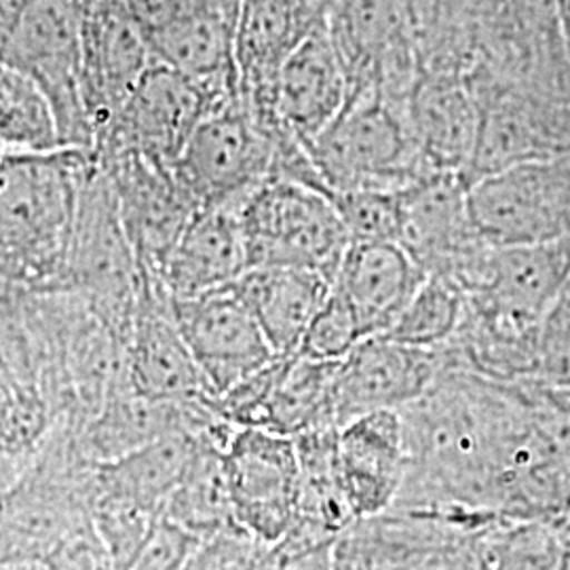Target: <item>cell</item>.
Instances as JSON below:
<instances>
[{
  "label": "cell",
  "instance_id": "31",
  "mask_svg": "<svg viewBox=\"0 0 570 570\" xmlns=\"http://www.w3.org/2000/svg\"><path fill=\"white\" fill-rule=\"evenodd\" d=\"M362 341L364 334L357 317L346 305L345 298L332 289L324 306L306 327L296 353L317 362H341Z\"/></svg>",
  "mask_w": 570,
  "mask_h": 570
},
{
  "label": "cell",
  "instance_id": "35",
  "mask_svg": "<svg viewBox=\"0 0 570 570\" xmlns=\"http://www.w3.org/2000/svg\"><path fill=\"white\" fill-rule=\"evenodd\" d=\"M332 570H372L366 553L362 551L360 543L353 539L348 530L334 543Z\"/></svg>",
  "mask_w": 570,
  "mask_h": 570
},
{
  "label": "cell",
  "instance_id": "21",
  "mask_svg": "<svg viewBox=\"0 0 570 570\" xmlns=\"http://www.w3.org/2000/svg\"><path fill=\"white\" fill-rule=\"evenodd\" d=\"M425 277L400 244H348L332 289L345 298L370 338L387 334Z\"/></svg>",
  "mask_w": 570,
  "mask_h": 570
},
{
  "label": "cell",
  "instance_id": "32",
  "mask_svg": "<svg viewBox=\"0 0 570 570\" xmlns=\"http://www.w3.org/2000/svg\"><path fill=\"white\" fill-rule=\"evenodd\" d=\"M275 548L242 527L223 530L204 539L188 570H275Z\"/></svg>",
  "mask_w": 570,
  "mask_h": 570
},
{
  "label": "cell",
  "instance_id": "10",
  "mask_svg": "<svg viewBox=\"0 0 570 570\" xmlns=\"http://www.w3.org/2000/svg\"><path fill=\"white\" fill-rule=\"evenodd\" d=\"M225 469L237 527L275 548L294 520L301 492L294 440L268 429L239 428L226 446Z\"/></svg>",
  "mask_w": 570,
  "mask_h": 570
},
{
  "label": "cell",
  "instance_id": "39",
  "mask_svg": "<svg viewBox=\"0 0 570 570\" xmlns=\"http://www.w3.org/2000/svg\"><path fill=\"white\" fill-rule=\"evenodd\" d=\"M567 393H570V391H567Z\"/></svg>",
  "mask_w": 570,
  "mask_h": 570
},
{
  "label": "cell",
  "instance_id": "9",
  "mask_svg": "<svg viewBox=\"0 0 570 570\" xmlns=\"http://www.w3.org/2000/svg\"><path fill=\"white\" fill-rule=\"evenodd\" d=\"M171 308L202 370L207 397L223 395L277 357L233 284L171 298Z\"/></svg>",
  "mask_w": 570,
  "mask_h": 570
},
{
  "label": "cell",
  "instance_id": "5",
  "mask_svg": "<svg viewBox=\"0 0 570 570\" xmlns=\"http://www.w3.org/2000/svg\"><path fill=\"white\" fill-rule=\"evenodd\" d=\"M473 225L492 247L570 237V155L530 159L468 184Z\"/></svg>",
  "mask_w": 570,
  "mask_h": 570
},
{
  "label": "cell",
  "instance_id": "22",
  "mask_svg": "<svg viewBox=\"0 0 570 570\" xmlns=\"http://www.w3.org/2000/svg\"><path fill=\"white\" fill-rule=\"evenodd\" d=\"M277 355H292L332 292L320 273L287 266H252L233 282Z\"/></svg>",
  "mask_w": 570,
  "mask_h": 570
},
{
  "label": "cell",
  "instance_id": "1",
  "mask_svg": "<svg viewBox=\"0 0 570 570\" xmlns=\"http://www.w3.org/2000/svg\"><path fill=\"white\" fill-rule=\"evenodd\" d=\"M96 157L61 148L0 159V266L16 282L63 284L85 176Z\"/></svg>",
  "mask_w": 570,
  "mask_h": 570
},
{
  "label": "cell",
  "instance_id": "19",
  "mask_svg": "<svg viewBox=\"0 0 570 570\" xmlns=\"http://www.w3.org/2000/svg\"><path fill=\"white\" fill-rule=\"evenodd\" d=\"M242 205H214L195 212L155 279L171 298L233 284L249 268Z\"/></svg>",
  "mask_w": 570,
  "mask_h": 570
},
{
  "label": "cell",
  "instance_id": "17",
  "mask_svg": "<svg viewBox=\"0 0 570 570\" xmlns=\"http://www.w3.org/2000/svg\"><path fill=\"white\" fill-rule=\"evenodd\" d=\"M338 471L360 520L391 510L406 480V431L400 410H376L338 431Z\"/></svg>",
  "mask_w": 570,
  "mask_h": 570
},
{
  "label": "cell",
  "instance_id": "36",
  "mask_svg": "<svg viewBox=\"0 0 570 570\" xmlns=\"http://www.w3.org/2000/svg\"><path fill=\"white\" fill-rule=\"evenodd\" d=\"M332 556H334V546L305 551V553H294V556H277L275 570H332Z\"/></svg>",
  "mask_w": 570,
  "mask_h": 570
},
{
  "label": "cell",
  "instance_id": "7",
  "mask_svg": "<svg viewBox=\"0 0 570 570\" xmlns=\"http://www.w3.org/2000/svg\"><path fill=\"white\" fill-rule=\"evenodd\" d=\"M235 96H220L155 60L100 129L94 157L102 161L117 155H140L174 165L205 115Z\"/></svg>",
  "mask_w": 570,
  "mask_h": 570
},
{
  "label": "cell",
  "instance_id": "29",
  "mask_svg": "<svg viewBox=\"0 0 570 570\" xmlns=\"http://www.w3.org/2000/svg\"><path fill=\"white\" fill-rule=\"evenodd\" d=\"M89 515L112 570L131 569L159 518V513L112 492H96Z\"/></svg>",
  "mask_w": 570,
  "mask_h": 570
},
{
  "label": "cell",
  "instance_id": "34",
  "mask_svg": "<svg viewBox=\"0 0 570 570\" xmlns=\"http://www.w3.org/2000/svg\"><path fill=\"white\" fill-rule=\"evenodd\" d=\"M199 546V537L159 513L129 570H188Z\"/></svg>",
  "mask_w": 570,
  "mask_h": 570
},
{
  "label": "cell",
  "instance_id": "33",
  "mask_svg": "<svg viewBox=\"0 0 570 570\" xmlns=\"http://www.w3.org/2000/svg\"><path fill=\"white\" fill-rule=\"evenodd\" d=\"M49 423V407L30 385H11L0 393V452L18 454L37 444Z\"/></svg>",
  "mask_w": 570,
  "mask_h": 570
},
{
  "label": "cell",
  "instance_id": "38",
  "mask_svg": "<svg viewBox=\"0 0 570 570\" xmlns=\"http://www.w3.org/2000/svg\"><path fill=\"white\" fill-rule=\"evenodd\" d=\"M7 153H9V150H7V148H4V146H2V144H0V159H2V157H4V155H7Z\"/></svg>",
  "mask_w": 570,
  "mask_h": 570
},
{
  "label": "cell",
  "instance_id": "6",
  "mask_svg": "<svg viewBox=\"0 0 570 570\" xmlns=\"http://www.w3.org/2000/svg\"><path fill=\"white\" fill-rule=\"evenodd\" d=\"M275 129H266L239 94L205 115L174 164L197 209L244 204L271 178Z\"/></svg>",
  "mask_w": 570,
  "mask_h": 570
},
{
  "label": "cell",
  "instance_id": "8",
  "mask_svg": "<svg viewBox=\"0 0 570 570\" xmlns=\"http://www.w3.org/2000/svg\"><path fill=\"white\" fill-rule=\"evenodd\" d=\"M400 205L397 244L425 275L446 277L468 296L492 245L473 225L463 176L435 171L400 190Z\"/></svg>",
  "mask_w": 570,
  "mask_h": 570
},
{
  "label": "cell",
  "instance_id": "37",
  "mask_svg": "<svg viewBox=\"0 0 570 570\" xmlns=\"http://www.w3.org/2000/svg\"><path fill=\"white\" fill-rule=\"evenodd\" d=\"M21 2L23 0H0V37L11 26L16 13L20 11Z\"/></svg>",
  "mask_w": 570,
  "mask_h": 570
},
{
  "label": "cell",
  "instance_id": "18",
  "mask_svg": "<svg viewBox=\"0 0 570 570\" xmlns=\"http://www.w3.org/2000/svg\"><path fill=\"white\" fill-rule=\"evenodd\" d=\"M407 121L435 171L465 178L480 134V104L468 75L423 70L406 100Z\"/></svg>",
  "mask_w": 570,
  "mask_h": 570
},
{
  "label": "cell",
  "instance_id": "15",
  "mask_svg": "<svg viewBox=\"0 0 570 570\" xmlns=\"http://www.w3.org/2000/svg\"><path fill=\"white\" fill-rule=\"evenodd\" d=\"M127 376L134 391L153 400L190 402L207 397L202 370L174 317L171 296L144 273L127 338Z\"/></svg>",
  "mask_w": 570,
  "mask_h": 570
},
{
  "label": "cell",
  "instance_id": "23",
  "mask_svg": "<svg viewBox=\"0 0 570 570\" xmlns=\"http://www.w3.org/2000/svg\"><path fill=\"white\" fill-rule=\"evenodd\" d=\"M225 429L226 421L204 431L178 429L115 461L96 463V492L121 494L146 510L161 513L204 438L220 442Z\"/></svg>",
  "mask_w": 570,
  "mask_h": 570
},
{
  "label": "cell",
  "instance_id": "11",
  "mask_svg": "<svg viewBox=\"0 0 570 570\" xmlns=\"http://www.w3.org/2000/svg\"><path fill=\"white\" fill-rule=\"evenodd\" d=\"M336 0H242L235 28L239 96L268 127L277 117V81L285 60L330 23Z\"/></svg>",
  "mask_w": 570,
  "mask_h": 570
},
{
  "label": "cell",
  "instance_id": "12",
  "mask_svg": "<svg viewBox=\"0 0 570 570\" xmlns=\"http://www.w3.org/2000/svg\"><path fill=\"white\" fill-rule=\"evenodd\" d=\"M98 164L115 188L122 225L140 271L157 279L197 205L178 183L174 165L150 161L140 155H117Z\"/></svg>",
  "mask_w": 570,
  "mask_h": 570
},
{
  "label": "cell",
  "instance_id": "16",
  "mask_svg": "<svg viewBox=\"0 0 570 570\" xmlns=\"http://www.w3.org/2000/svg\"><path fill=\"white\" fill-rule=\"evenodd\" d=\"M570 275V237L539 245L490 247L468 292L473 306L543 326Z\"/></svg>",
  "mask_w": 570,
  "mask_h": 570
},
{
  "label": "cell",
  "instance_id": "30",
  "mask_svg": "<svg viewBox=\"0 0 570 570\" xmlns=\"http://www.w3.org/2000/svg\"><path fill=\"white\" fill-rule=\"evenodd\" d=\"M351 244H397L402 230L400 190H341L330 195Z\"/></svg>",
  "mask_w": 570,
  "mask_h": 570
},
{
  "label": "cell",
  "instance_id": "2",
  "mask_svg": "<svg viewBox=\"0 0 570 570\" xmlns=\"http://www.w3.org/2000/svg\"><path fill=\"white\" fill-rule=\"evenodd\" d=\"M308 153L330 195L404 190L435 174L412 134L406 100L376 87L351 89L345 108Z\"/></svg>",
  "mask_w": 570,
  "mask_h": 570
},
{
  "label": "cell",
  "instance_id": "4",
  "mask_svg": "<svg viewBox=\"0 0 570 570\" xmlns=\"http://www.w3.org/2000/svg\"><path fill=\"white\" fill-rule=\"evenodd\" d=\"M247 261L287 266L334 282L351 244L332 197L313 186L266 180L242 205Z\"/></svg>",
  "mask_w": 570,
  "mask_h": 570
},
{
  "label": "cell",
  "instance_id": "3",
  "mask_svg": "<svg viewBox=\"0 0 570 570\" xmlns=\"http://www.w3.org/2000/svg\"><path fill=\"white\" fill-rule=\"evenodd\" d=\"M0 60L28 75L53 106L61 146L94 155L96 125L85 100L81 18L75 0H23L0 37Z\"/></svg>",
  "mask_w": 570,
  "mask_h": 570
},
{
  "label": "cell",
  "instance_id": "25",
  "mask_svg": "<svg viewBox=\"0 0 570 570\" xmlns=\"http://www.w3.org/2000/svg\"><path fill=\"white\" fill-rule=\"evenodd\" d=\"M161 513L202 541L237 527L226 480L225 446L218 440L204 438Z\"/></svg>",
  "mask_w": 570,
  "mask_h": 570
},
{
  "label": "cell",
  "instance_id": "27",
  "mask_svg": "<svg viewBox=\"0 0 570 570\" xmlns=\"http://www.w3.org/2000/svg\"><path fill=\"white\" fill-rule=\"evenodd\" d=\"M0 144L9 153L61 150L53 106L41 87L0 60Z\"/></svg>",
  "mask_w": 570,
  "mask_h": 570
},
{
  "label": "cell",
  "instance_id": "24",
  "mask_svg": "<svg viewBox=\"0 0 570 570\" xmlns=\"http://www.w3.org/2000/svg\"><path fill=\"white\" fill-rule=\"evenodd\" d=\"M341 362H317L292 353L266 402L263 429L301 435L311 429L336 425L334 383Z\"/></svg>",
  "mask_w": 570,
  "mask_h": 570
},
{
  "label": "cell",
  "instance_id": "13",
  "mask_svg": "<svg viewBox=\"0 0 570 570\" xmlns=\"http://www.w3.org/2000/svg\"><path fill=\"white\" fill-rule=\"evenodd\" d=\"M75 2L81 18L85 100L98 138L155 58L125 0Z\"/></svg>",
  "mask_w": 570,
  "mask_h": 570
},
{
  "label": "cell",
  "instance_id": "28",
  "mask_svg": "<svg viewBox=\"0 0 570 570\" xmlns=\"http://www.w3.org/2000/svg\"><path fill=\"white\" fill-rule=\"evenodd\" d=\"M465 311L468 296L459 285L446 277L428 275L383 336L416 348H442L459 332Z\"/></svg>",
  "mask_w": 570,
  "mask_h": 570
},
{
  "label": "cell",
  "instance_id": "26",
  "mask_svg": "<svg viewBox=\"0 0 570 570\" xmlns=\"http://www.w3.org/2000/svg\"><path fill=\"white\" fill-rule=\"evenodd\" d=\"M469 570H564V546L551 520L501 518L469 543Z\"/></svg>",
  "mask_w": 570,
  "mask_h": 570
},
{
  "label": "cell",
  "instance_id": "14",
  "mask_svg": "<svg viewBox=\"0 0 570 570\" xmlns=\"http://www.w3.org/2000/svg\"><path fill=\"white\" fill-rule=\"evenodd\" d=\"M444 367L440 348H416L370 336L341 360L334 383L338 428L376 412L402 410L428 391Z\"/></svg>",
  "mask_w": 570,
  "mask_h": 570
},
{
  "label": "cell",
  "instance_id": "20",
  "mask_svg": "<svg viewBox=\"0 0 570 570\" xmlns=\"http://www.w3.org/2000/svg\"><path fill=\"white\" fill-rule=\"evenodd\" d=\"M348 75L330 26L313 32L287 60L277 81V117L311 146L348 100Z\"/></svg>",
  "mask_w": 570,
  "mask_h": 570
}]
</instances>
